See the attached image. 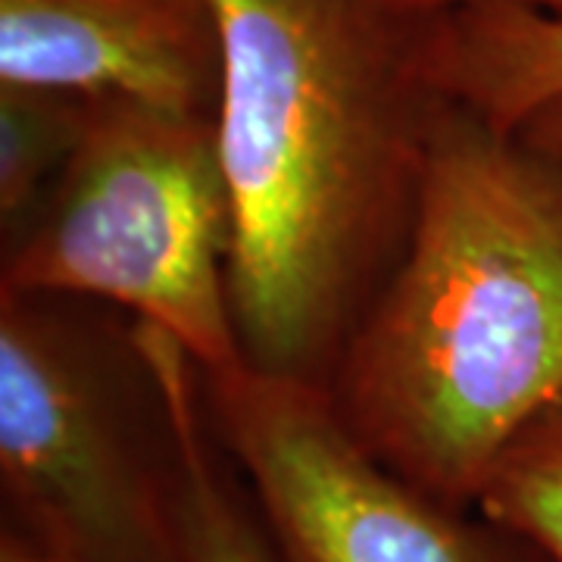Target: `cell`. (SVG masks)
Listing matches in <instances>:
<instances>
[{
    "mask_svg": "<svg viewBox=\"0 0 562 562\" xmlns=\"http://www.w3.org/2000/svg\"><path fill=\"white\" fill-rule=\"evenodd\" d=\"M228 297L244 360L316 379L403 238L431 135L443 10L387 0H210Z\"/></svg>",
    "mask_w": 562,
    "mask_h": 562,
    "instance_id": "1",
    "label": "cell"
},
{
    "mask_svg": "<svg viewBox=\"0 0 562 562\" xmlns=\"http://www.w3.org/2000/svg\"><path fill=\"white\" fill-rule=\"evenodd\" d=\"M91 120V101L0 85V216L20 220L38 201L41 188L57 179L76 157Z\"/></svg>",
    "mask_w": 562,
    "mask_h": 562,
    "instance_id": "9",
    "label": "cell"
},
{
    "mask_svg": "<svg viewBox=\"0 0 562 562\" xmlns=\"http://www.w3.org/2000/svg\"><path fill=\"white\" fill-rule=\"evenodd\" d=\"M0 562H72L54 557V553H32V550H20V547H3V560Z\"/></svg>",
    "mask_w": 562,
    "mask_h": 562,
    "instance_id": "13",
    "label": "cell"
},
{
    "mask_svg": "<svg viewBox=\"0 0 562 562\" xmlns=\"http://www.w3.org/2000/svg\"><path fill=\"white\" fill-rule=\"evenodd\" d=\"M475 503L491 522L562 562V401L509 443Z\"/></svg>",
    "mask_w": 562,
    "mask_h": 562,
    "instance_id": "10",
    "label": "cell"
},
{
    "mask_svg": "<svg viewBox=\"0 0 562 562\" xmlns=\"http://www.w3.org/2000/svg\"><path fill=\"white\" fill-rule=\"evenodd\" d=\"M0 479L44 553L181 562L176 503L160 506L132 457L98 366L38 297L13 291H0Z\"/></svg>",
    "mask_w": 562,
    "mask_h": 562,
    "instance_id": "5",
    "label": "cell"
},
{
    "mask_svg": "<svg viewBox=\"0 0 562 562\" xmlns=\"http://www.w3.org/2000/svg\"><path fill=\"white\" fill-rule=\"evenodd\" d=\"M387 3H401L409 10H453V7H465V3H491V0H387ZM503 3H528V7L562 16V0H503Z\"/></svg>",
    "mask_w": 562,
    "mask_h": 562,
    "instance_id": "12",
    "label": "cell"
},
{
    "mask_svg": "<svg viewBox=\"0 0 562 562\" xmlns=\"http://www.w3.org/2000/svg\"><path fill=\"white\" fill-rule=\"evenodd\" d=\"M528 144H535L538 150L557 157L562 162V94L538 106L528 120L516 128Z\"/></svg>",
    "mask_w": 562,
    "mask_h": 562,
    "instance_id": "11",
    "label": "cell"
},
{
    "mask_svg": "<svg viewBox=\"0 0 562 562\" xmlns=\"http://www.w3.org/2000/svg\"><path fill=\"white\" fill-rule=\"evenodd\" d=\"M435 76L450 101L516 132L562 94V16L503 0L443 10Z\"/></svg>",
    "mask_w": 562,
    "mask_h": 562,
    "instance_id": "7",
    "label": "cell"
},
{
    "mask_svg": "<svg viewBox=\"0 0 562 562\" xmlns=\"http://www.w3.org/2000/svg\"><path fill=\"white\" fill-rule=\"evenodd\" d=\"M201 387L291 562H501L379 460L316 379L238 360L201 372Z\"/></svg>",
    "mask_w": 562,
    "mask_h": 562,
    "instance_id": "4",
    "label": "cell"
},
{
    "mask_svg": "<svg viewBox=\"0 0 562 562\" xmlns=\"http://www.w3.org/2000/svg\"><path fill=\"white\" fill-rule=\"evenodd\" d=\"M335 401L435 501L475 503L562 401V162L450 103L403 254L344 341Z\"/></svg>",
    "mask_w": 562,
    "mask_h": 562,
    "instance_id": "2",
    "label": "cell"
},
{
    "mask_svg": "<svg viewBox=\"0 0 562 562\" xmlns=\"http://www.w3.org/2000/svg\"><path fill=\"white\" fill-rule=\"evenodd\" d=\"M135 353L144 362L150 384L157 391L179 462L176 491V522H179L181 562H272L262 550L250 522L235 509L232 497L222 491L216 472L206 460L203 443L198 382L201 372L184 353L179 341L160 328L138 322Z\"/></svg>",
    "mask_w": 562,
    "mask_h": 562,
    "instance_id": "8",
    "label": "cell"
},
{
    "mask_svg": "<svg viewBox=\"0 0 562 562\" xmlns=\"http://www.w3.org/2000/svg\"><path fill=\"white\" fill-rule=\"evenodd\" d=\"M228 254L216 116L91 101L76 157L7 257L3 291L120 303L179 341L198 372H220L244 360Z\"/></svg>",
    "mask_w": 562,
    "mask_h": 562,
    "instance_id": "3",
    "label": "cell"
},
{
    "mask_svg": "<svg viewBox=\"0 0 562 562\" xmlns=\"http://www.w3.org/2000/svg\"><path fill=\"white\" fill-rule=\"evenodd\" d=\"M0 85L216 116L210 0H0Z\"/></svg>",
    "mask_w": 562,
    "mask_h": 562,
    "instance_id": "6",
    "label": "cell"
}]
</instances>
